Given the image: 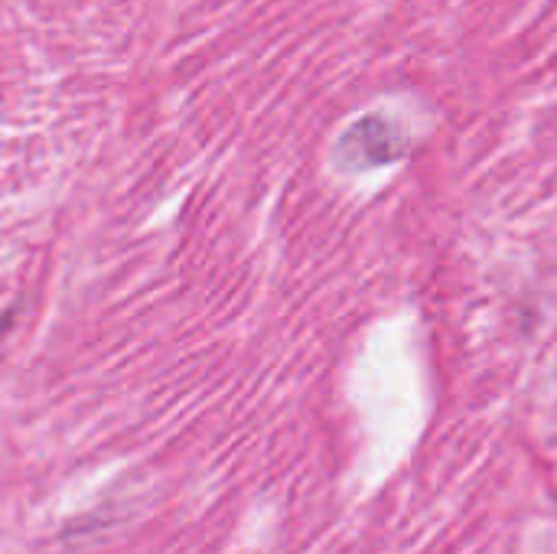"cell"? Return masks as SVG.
<instances>
[{"label":"cell","mask_w":557,"mask_h":554,"mask_svg":"<svg viewBox=\"0 0 557 554\" xmlns=\"http://www.w3.org/2000/svg\"><path fill=\"white\" fill-rule=\"evenodd\" d=\"M405 150V137L395 124H388L385 118H362L359 124H352L346 131V137L339 140L336 153L346 167L352 170H369L375 163H392L398 153Z\"/></svg>","instance_id":"6da1fadb"}]
</instances>
